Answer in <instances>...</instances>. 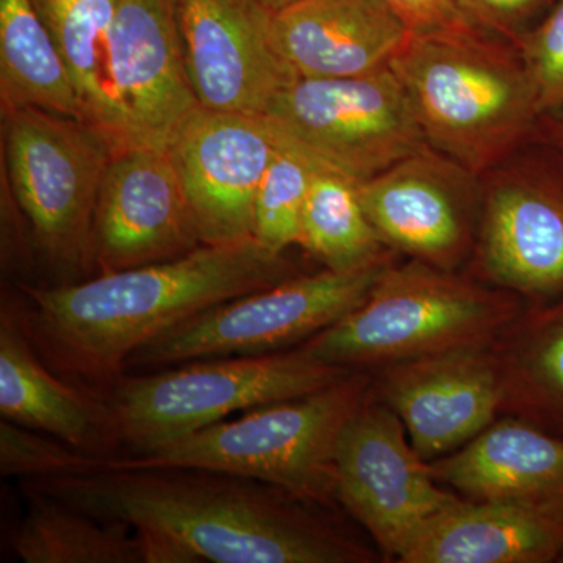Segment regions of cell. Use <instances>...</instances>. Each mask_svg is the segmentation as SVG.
<instances>
[{
    "label": "cell",
    "mask_w": 563,
    "mask_h": 563,
    "mask_svg": "<svg viewBox=\"0 0 563 563\" xmlns=\"http://www.w3.org/2000/svg\"><path fill=\"white\" fill-rule=\"evenodd\" d=\"M380 391L426 462L472 442L495 421L506 396L498 357L484 347L393 363Z\"/></svg>",
    "instance_id": "cell-15"
},
{
    "label": "cell",
    "mask_w": 563,
    "mask_h": 563,
    "mask_svg": "<svg viewBox=\"0 0 563 563\" xmlns=\"http://www.w3.org/2000/svg\"><path fill=\"white\" fill-rule=\"evenodd\" d=\"M25 492L27 512L11 542L22 562L143 563L131 526L101 520L31 488Z\"/></svg>",
    "instance_id": "cell-24"
},
{
    "label": "cell",
    "mask_w": 563,
    "mask_h": 563,
    "mask_svg": "<svg viewBox=\"0 0 563 563\" xmlns=\"http://www.w3.org/2000/svg\"><path fill=\"white\" fill-rule=\"evenodd\" d=\"M60 51L88 124L128 147L124 120L110 79V43L120 0H32Z\"/></svg>",
    "instance_id": "cell-22"
},
{
    "label": "cell",
    "mask_w": 563,
    "mask_h": 563,
    "mask_svg": "<svg viewBox=\"0 0 563 563\" xmlns=\"http://www.w3.org/2000/svg\"><path fill=\"white\" fill-rule=\"evenodd\" d=\"M199 246L172 152L144 146L114 152L92 233V262L101 273L172 261Z\"/></svg>",
    "instance_id": "cell-13"
},
{
    "label": "cell",
    "mask_w": 563,
    "mask_h": 563,
    "mask_svg": "<svg viewBox=\"0 0 563 563\" xmlns=\"http://www.w3.org/2000/svg\"><path fill=\"white\" fill-rule=\"evenodd\" d=\"M515 46L531 81L540 117L563 120V0H558Z\"/></svg>",
    "instance_id": "cell-29"
},
{
    "label": "cell",
    "mask_w": 563,
    "mask_h": 563,
    "mask_svg": "<svg viewBox=\"0 0 563 563\" xmlns=\"http://www.w3.org/2000/svg\"><path fill=\"white\" fill-rule=\"evenodd\" d=\"M110 79L128 147H165L199 102L185 69L174 0H120Z\"/></svg>",
    "instance_id": "cell-14"
},
{
    "label": "cell",
    "mask_w": 563,
    "mask_h": 563,
    "mask_svg": "<svg viewBox=\"0 0 563 563\" xmlns=\"http://www.w3.org/2000/svg\"><path fill=\"white\" fill-rule=\"evenodd\" d=\"M261 2L266 7V9L272 10L273 13H276V11L291 5V3H295L296 0H261Z\"/></svg>",
    "instance_id": "cell-33"
},
{
    "label": "cell",
    "mask_w": 563,
    "mask_h": 563,
    "mask_svg": "<svg viewBox=\"0 0 563 563\" xmlns=\"http://www.w3.org/2000/svg\"><path fill=\"white\" fill-rule=\"evenodd\" d=\"M439 483L473 501L563 510V437L526 420L493 421L450 457L429 462Z\"/></svg>",
    "instance_id": "cell-19"
},
{
    "label": "cell",
    "mask_w": 563,
    "mask_h": 563,
    "mask_svg": "<svg viewBox=\"0 0 563 563\" xmlns=\"http://www.w3.org/2000/svg\"><path fill=\"white\" fill-rule=\"evenodd\" d=\"M559 562H563V554L561 555V559H559Z\"/></svg>",
    "instance_id": "cell-34"
},
{
    "label": "cell",
    "mask_w": 563,
    "mask_h": 563,
    "mask_svg": "<svg viewBox=\"0 0 563 563\" xmlns=\"http://www.w3.org/2000/svg\"><path fill=\"white\" fill-rule=\"evenodd\" d=\"M463 16L476 27L517 43L540 13L558 0H455Z\"/></svg>",
    "instance_id": "cell-30"
},
{
    "label": "cell",
    "mask_w": 563,
    "mask_h": 563,
    "mask_svg": "<svg viewBox=\"0 0 563 563\" xmlns=\"http://www.w3.org/2000/svg\"><path fill=\"white\" fill-rule=\"evenodd\" d=\"M548 129H550L551 141L563 152V120L551 118Z\"/></svg>",
    "instance_id": "cell-32"
},
{
    "label": "cell",
    "mask_w": 563,
    "mask_h": 563,
    "mask_svg": "<svg viewBox=\"0 0 563 563\" xmlns=\"http://www.w3.org/2000/svg\"><path fill=\"white\" fill-rule=\"evenodd\" d=\"M352 372L302 346L185 362L118 380L109 402L111 422L118 440L139 455L150 454L233 413L309 395Z\"/></svg>",
    "instance_id": "cell-6"
},
{
    "label": "cell",
    "mask_w": 563,
    "mask_h": 563,
    "mask_svg": "<svg viewBox=\"0 0 563 563\" xmlns=\"http://www.w3.org/2000/svg\"><path fill=\"white\" fill-rule=\"evenodd\" d=\"M515 318L517 303L418 261L387 266L357 309L301 346L344 368L388 366L484 347Z\"/></svg>",
    "instance_id": "cell-5"
},
{
    "label": "cell",
    "mask_w": 563,
    "mask_h": 563,
    "mask_svg": "<svg viewBox=\"0 0 563 563\" xmlns=\"http://www.w3.org/2000/svg\"><path fill=\"white\" fill-rule=\"evenodd\" d=\"M280 136L265 117L199 106L169 143L201 244L254 239L255 196Z\"/></svg>",
    "instance_id": "cell-11"
},
{
    "label": "cell",
    "mask_w": 563,
    "mask_h": 563,
    "mask_svg": "<svg viewBox=\"0 0 563 563\" xmlns=\"http://www.w3.org/2000/svg\"><path fill=\"white\" fill-rule=\"evenodd\" d=\"M0 412L3 420L49 433L85 453L96 454L107 435L118 439L109 404L92 401L57 379L33 352L24 321L5 307L0 317Z\"/></svg>",
    "instance_id": "cell-21"
},
{
    "label": "cell",
    "mask_w": 563,
    "mask_h": 563,
    "mask_svg": "<svg viewBox=\"0 0 563 563\" xmlns=\"http://www.w3.org/2000/svg\"><path fill=\"white\" fill-rule=\"evenodd\" d=\"M335 496L385 553L398 559L459 499L440 487L401 418L372 396L340 439Z\"/></svg>",
    "instance_id": "cell-10"
},
{
    "label": "cell",
    "mask_w": 563,
    "mask_h": 563,
    "mask_svg": "<svg viewBox=\"0 0 563 563\" xmlns=\"http://www.w3.org/2000/svg\"><path fill=\"white\" fill-rule=\"evenodd\" d=\"M3 118L11 188L41 254L66 268L95 263L96 207L113 144L88 122L43 110Z\"/></svg>",
    "instance_id": "cell-7"
},
{
    "label": "cell",
    "mask_w": 563,
    "mask_h": 563,
    "mask_svg": "<svg viewBox=\"0 0 563 563\" xmlns=\"http://www.w3.org/2000/svg\"><path fill=\"white\" fill-rule=\"evenodd\" d=\"M263 117L284 139L355 184L429 147L390 65L361 76L296 79Z\"/></svg>",
    "instance_id": "cell-9"
},
{
    "label": "cell",
    "mask_w": 563,
    "mask_h": 563,
    "mask_svg": "<svg viewBox=\"0 0 563 563\" xmlns=\"http://www.w3.org/2000/svg\"><path fill=\"white\" fill-rule=\"evenodd\" d=\"M412 35L451 31L472 24L455 0H385Z\"/></svg>",
    "instance_id": "cell-31"
},
{
    "label": "cell",
    "mask_w": 563,
    "mask_h": 563,
    "mask_svg": "<svg viewBox=\"0 0 563 563\" xmlns=\"http://www.w3.org/2000/svg\"><path fill=\"white\" fill-rule=\"evenodd\" d=\"M410 35L385 0H296L272 21L274 49L298 79L384 68Z\"/></svg>",
    "instance_id": "cell-17"
},
{
    "label": "cell",
    "mask_w": 563,
    "mask_h": 563,
    "mask_svg": "<svg viewBox=\"0 0 563 563\" xmlns=\"http://www.w3.org/2000/svg\"><path fill=\"white\" fill-rule=\"evenodd\" d=\"M390 66L429 146L470 174L503 161L540 117L517 46L476 25L410 35Z\"/></svg>",
    "instance_id": "cell-3"
},
{
    "label": "cell",
    "mask_w": 563,
    "mask_h": 563,
    "mask_svg": "<svg viewBox=\"0 0 563 563\" xmlns=\"http://www.w3.org/2000/svg\"><path fill=\"white\" fill-rule=\"evenodd\" d=\"M291 276L284 252L258 240L201 244L172 261L79 284L25 287L29 328L55 365L102 383L120 376L132 354L162 333Z\"/></svg>",
    "instance_id": "cell-2"
},
{
    "label": "cell",
    "mask_w": 563,
    "mask_h": 563,
    "mask_svg": "<svg viewBox=\"0 0 563 563\" xmlns=\"http://www.w3.org/2000/svg\"><path fill=\"white\" fill-rule=\"evenodd\" d=\"M181 54L199 106L263 117L298 77L273 46L261 0H174Z\"/></svg>",
    "instance_id": "cell-12"
},
{
    "label": "cell",
    "mask_w": 563,
    "mask_h": 563,
    "mask_svg": "<svg viewBox=\"0 0 563 563\" xmlns=\"http://www.w3.org/2000/svg\"><path fill=\"white\" fill-rule=\"evenodd\" d=\"M2 113L35 109L87 122L49 29L32 0H0Z\"/></svg>",
    "instance_id": "cell-23"
},
{
    "label": "cell",
    "mask_w": 563,
    "mask_h": 563,
    "mask_svg": "<svg viewBox=\"0 0 563 563\" xmlns=\"http://www.w3.org/2000/svg\"><path fill=\"white\" fill-rule=\"evenodd\" d=\"M279 136L254 206V239L274 252L301 243L307 195L314 173L325 166L280 133Z\"/></svg>",
    "instance_id": "cell-27"
},
{
    "label": "cell",
    "mask_w": 563,
    "mask_h": 563,
    "mask_svg": "<svg viewBox=\"0 0 563 563\" xmlns=\"http://www.w3.org/2000/svg\"><path fill=\"white\" fill-rule=\"evenodd\" d=\"M479 254L495 284L536 298H561L563 192L543 181L499 185L485 203Z\"/></svg>",
    "instance_id": "cell-18"
},
{
    "label": "cell",
    "mask_w": 563,
    "mask_h": 563,
    "mask_svg": "<svg viewBox=\"0 0 563 563\" xmlns=\"http://www.w3.org/2000/svg\"><path fill=\"white\" fill-rule=\"evenodd\" d=\"M468 174L428 147L358 184V199L383 243L448 272L468 240Z\"/></svg>",
    "instance_id": "cell-16"
},
{
    "label": "cell",
    "mask_w": 563,
    "mask_h": 563,
    "mask_svg": "<svg viewBox=\"0 0 563 563\" xmlns=\"http://www.w3.org/2000/svg\"><path fill=\"white\" fill-rule=\"evenodd\" d=\"M372 396L352 372L299 398L257 407L136 457H107L102 470L188 468L247 477L306 503L335 496V459L347 422Z\"/></svg>",
    "instance_id": "cell-4"
},
{
    "label": "cell",
    "mask_w": 563,
    "mask_h": 563,
    "mask_svg": "<svg viewBox=\"0 0 563 563\" xmlns=\"http://www.w3.org/2000/svg\"><path fill=\"white\" fill-rule=\"evenodd\" d=\"M498 362L504 401L512 396L523 420L563 437V296L518 322L512 354Z\"/></svg>",
    "instance_id": "cell-25"
},
{
    "label": "cell",
    "mask_w": 563,
    "mask_h": 563,
    "mask_svg": "<svg viewBox=\"0 0 563 563\" xmlns=\"http://www.w3.org/2000/svg\"><path fill=\"white\" fill-rule=\"evenodd\" d=\"M357 185L321 166L302 211L301 246L328 268L352 269L380 261L383 240L358 199Z\"/></svg>",
    "instance_id": "cell-26"
},
{
    "label": "cell",
    "mask_w": 563,
    "mask_h": 563,
    "mask_svg": "<svg viewBox=\"0 0 563 563\" xmlns=\"http://www.w3.org/2000/svg\"><path fill=\"white\" fill-rule=\"evenodd\" d=\"M24 487L101 520L168 540L195 563H350L355 544L312 517L306 501L247 477L188 468L101 470L32 477Z\"/></svg>",
    "instance_id": "cell-1"
},
{
    "label": "cell",
    "mask_w": 563,
    "mask_h": 563,
    "mask_svg": "<svg viewBox=\"0 0 563 563\" xmlns=\"http://www.w3.org/2000/svg\"><path fill=\"white\" fill-rule=\"evenodd\" d=\"M563 554V510L514 501H463L426 526L404 563H544Z\"/></svg>",
    "instance_id": "cell-20"
},
{
    "label": "cell",
    "mask_w": 563,
    "mask_h": 563,
    "mask_svg": "<svg viewBox=\"0 0 563 563\" xmlns=\"http://www.w3.org/2000/svg\"><path fill=\"white\" fill-rule=\"evenodd\" d=\"M102 455L85 453L62 440L47 439L33 429L0 421V470L3 476H79L101 470Z\"/></svg>",
    "instance_id": "cell-28"
},
{
    "label": "cell",
    "mask_w": 563,
    "mask_h": 563,
    "mask_svg": "<svg viewBox=\"0 0 563 563\" xmlns=\"http://www.w3.org/2000/svg\"><path fill=\"white\" fill-rule=\"evenodd\" d=\"M384 258L288 279L206 310L144 344L124 369H163L201 358L269 354L306 343L343 320L372 292Z\"/></svg>",
    "instance_id": "cell-8"
}]
</instances>
